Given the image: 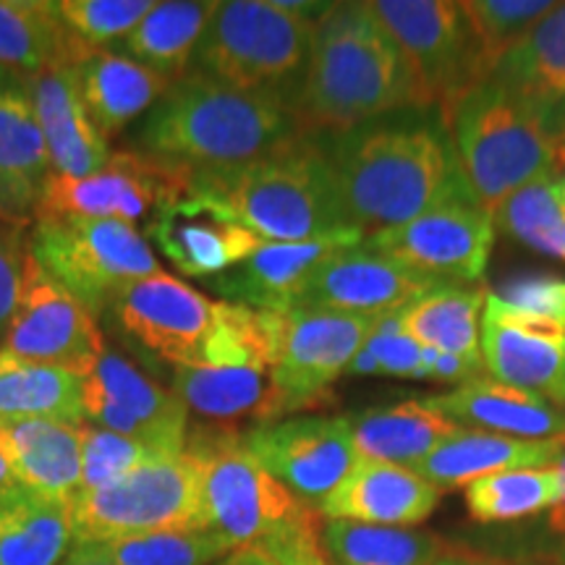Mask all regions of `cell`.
Returning a JSON list of instances; mask_svg holds the SVG:
<instances>
[{
    "instance_id": "22",
    "label": "cell",
    "mask_w": 565,
    "mask_h": 565,
    "mask_svg": "<svg viewBox=\"0 0 565 565\" xmlns=\"http://www.w3.org/2000/svg\"><path fill=\"white\" fill-rule=\"evenodd\" d=\"M53 175L26 76L0 71V221L34 223Z\"/></svg>"
},
{
    "instance_id": "38",
    "label": "cell",
    "mask_w": 565,
    "mask_h": 565,
    "mask_svg": "<svg viewBox=\"0 0 565 565\" xmlns=\"http://www.w3.org/2000/svg\"><path fill=\"white\" fill-rule=\"evenodd\" d=\"M561 482L553 469H513L463 487V503L477 524H515L545 513Z\"/></svg>"
},
{
    "instance_id": "44",
    "label": "cell",
    "mask_w": 565,
    "mask_h": 565,
    "mask_svg": "<svg viewBox=\"0 0 565 565\" xmlns=\"http://www.w3.org/2000/svg\"><path fill=\"white\" fill-rule=\"evenodd\" d=\"M503 307L515 315L532 317L565 335V278L547 273H532L511 278L494 291Z\"/></svg>"
},
{
    "instance_id": "28",
    "label": "cell",
    "mask_w": 565,
    "mask_h": 565,
    "mask_svg": "<svg viewBox=\"0 0 565 565\" xmlns=\"http://www.w3.org/2000/svg\"><path fill=\"white\" fill-rule=\"evenodd\" d=\"M561 450L563 435L550 440H524V437L458 429L412 471L443 492L458 490L500 471L553 469Z\"/></svg>"
},
{
    "instance_id": "24",
    "label": "cell",
    "mask_w": 565,
    "mask_h": 565,
    "mask_svg": "<svg viewBox=\"0 0 565 565\" xmlns=\"http://www.w3.org/2000/svg\"><path fill=\"white\" fill-rule=\"evenodd\" d=\"M422 401L461 429L524 440L565 435V408L492 377H477L454 391L422 395Z\"/></svg>"
},
{
    "instance_id": "30",
    "label": "cell",
    "mask_w": 565,
    "mask_h": 565,
    "mask_svg": "<svg viewBox=\"0 0 565 565\" xmlns=\"http://www.w3.org/2000/svg\"><path fill=\"white\" fill-rule=\"evenodd\" d=\"M492 79L524 100L565 150V3H557L555 11L494 66Z\"/></svg>"
},
{
    "instance_id": "15",
    "label": "cell",
    "mask_w": 565,
    "mask_h": 565,
    "mask_svg": "<svg viewBox=\"0 0 565 565\" xmlns=\"http://www.w3.org/2000/svg\"><path fill=\"white\" fill-rule=\"evenodd\" d=\"M494 231L492 212L482 204H454L366 233L364 246L440 282L471 286L490 263Z\"/></svg>"
},
{
    "instance_id": "25",
    "label": "cell",
    "mask_w": 565,
    "mask_h": 565,
    "mask_svg": "<svg viewBox=\"0 0 565 565\" xmlns=\"http://www.w3.org/2000/svg\"><path fill=\"white\" fill-rule=\"evenodd\" d=\"M437 500H440V490L416 471L359 458L343 484L317 511L322 519L408 529L429 519Z\"/></svg>"
},
{
    "instance_id": "16",
    "label": "cell",
    "mask_w": 565,
    "mask_h": 565,
    "mask_svg": "<svg viewBox=\"0 0 565 565\" xmlns=\"http://www.w3.org/2000/svg\"><path fill=\"white\" fill-rule=\"evenodd\" d=\"M3 351L84 380L103 356L105 343L95 317L30 257Z\"/></svg>"
},
{
    "instance_id": "46",
    "label": "cell",
    "mask_w": 565,
    "mask_h": 565,
    "mask_svg": "<svg viewBox=\"0 0 565 565\" xmlns=\"http://www.w3.org/2000/svg\"><path fill=\"white\" fill-rule=\"evenodd\" d=\"M26 259H30V233L24 225L0 221V343H6L17 315Z\"/></svg>"
},
{
    "instance_id": "2",
    "label": "cell",
    "mask_w": 565,
    "mask_h": 565,
    "mask_svg": "<svg viewBox=\"0 0 565 565\" xmlns=\"http://www.w3.org/2000/svg\"><path fill=\"white\" fill-rule=\"evenodd\" d=\"M408 105L429 103L398 42L370 3H333L315 24L294 95L303 134L345 131Z\"/></svg>"
},
{
    "instance_id": "5",
    "label": "cell",
    "mask_w": 565,
    "mask_h": 565,
    "mask_svg": "<svg viewBox=\"0 0 565 565\" xmlns=\"http://www.w3.org/2000/svg\"><path fill=\"white\" fill-rule=\"evenodd\" d=\"M189 192L202 196L263 242H312L356 228L315 134H301L263 158L225 168H196Z\"/></svg>"
},
{
    "instance_id": "10",
    "label": "cell",
    "mask_w": 565,
    "mask_h": 565,
    "mask_svg": "<svg viewBox=\"0 0 565 565\" xmlns=\"http://www.w3.org/2000/svg\"><path fill=\"white\" fill-rule=\"evenodd\" d=\"M370 11L406 53L429 105L443 108L492 76L463 3L374 0Z\"/></svg>"
},
{
    "instance_id": "13",
    "label": "cell",
    "mask_w": 565,
    "mask_h": 565,
    "mask_svg": "<svg viewBox=\"0 0 565 565\" xmlns=\"http://www.w3.org/2000/svg\"><path fill=\"white\" fill-rule=\"evenodd\" d=\"M246 450L303 503L320 508L359 463L349 416H291L244 433Z\"/></svg>"
},
{
    "instance_id": "12",
    "label": "cell",
    "mask_w": 565,
    "mask_h": 565,
    "mask_svg": "<svg viewBox=\"0 0 565 565\" xmlns=\"http://www.w3.org/2000/svg\"><path fill=\"white\" fill-rule=\"evenodd\" d=\"M374 324V317L320 309L280 312L278 353L270 374L282 416L328 406L333 401L330 385L349 370Z\"/></svg>"
},
{
    "instance_id": "41",
    "label": "cell",
    "mask_w": 565,
    "mask_h": 565,
    "mask_svg": "<svg viewBox=\"0 0 565 565\" xmlns=\"http://www.w3.org/2000/svg\"><path fill=\"white\" fill-rule=\"evenodd\" d=\"M152 6V0H55L53 11L82 51H105L129 38Z\"/></svg>"
},
{
    "instance_id": "42",
    "label": "cell",
    "mask_w": 565,
    "mask_h": 565,
    "mask_svg": "<svg viewBox=\"0 0 565 565\" xmlns=\"http://www.w3.org/2000/svg\"><path fill=\"white\" fill-rule=\"evenodd\" d=\"M555 6L550 0H466L463 9L469 13L484 58L494 71L519 42L532 34L540 21L555 11Z\"/></svg>"
},
{
    "instance_id": "49",
    "label": "cell",
    "mask_w": 565,
    "mask_h": 565,
    "mask_svg": "<svg viewBox=\"0 0 565 565\" xmlns=\"http://www.w3.org/2000/svg\"><path fill=\"white\" fill-rule=\"evenodd\" d=\"M63 565H116V563H110L95 545H76L71 550V555L66 557V563Z\"/></svg>"
},
{
    "instance_id": "39",
    "label": "cell",
    "mask_w": 565,
    "mask_h": 565,
    "mask_svg": "<svg viewBox=\"0 0 565 565\" xmlns=\"http://www.w3.org/2000/svg\"><path fill=\"white\" fill-rule=\"evenodd\" d=\"M561 179L563 173L542 175L519 192L505 196L490 210L494 228L515 238L529 249L547 254L565 263V231L561 215Z\"/></svg>"
},
{
    "instance_id": "4",
    "label": "cell",
    "mask_w": 565,
    "mask_h": 565,
    "mask_svg": "<svg viewBox=\"0 0 565 565\" xmlns=\"http://www.w3.org/2000/svg\"><path fill=\"white\" fill-rule=\"evenodd\" d=\"M291 103L186 71L137 131L139 152L196 171L252 162L301 137Z\"/></svg>"
},
{
    "instance_id": "36",
    "label": "cell",
    "mask_w": 565,
    "mask_h": 565,
    "mask_svg": "<svg viewBox=\"0 0 565 565\" xmlns=\"http://www.w3.org/2000/svg\"><path fill=\"white\" fill-rule=\"evenodd\" d=\"M322 550L330 565H435L450 545L422 529L324 519Z\"/></svg>"
},
{
    "instance_id": "6",
    "label": "cell",
    "mask_w": 565,
    "mask_h": 565,
    "mask_svg": "<svg viewBox=\"0 0 565 565\" xmlns=\"http://www.w3.org/2000/svg\"><path fill=\"white\" fill-rule=\"evenodd\" d=\"M440 110L466 181L482 207L494 210L542 175L565 173L561 141L524 100L492 76Z\"/></svg>"
},
{
    "instance_id": "14",
    "label": "cell",
    "mask_w": 565,
    "mask_h": 565,
    "mask_svg": "<svg viewBox=\"0 0 565 565\" xmlns=\"http://www.w3.org/2000/svg\"><path fill=\"white\" fill-rule=\"evenodd\" d=\"M82 419L152 445L166 456L186 450L189 412L179 395L108 345L82 380Z\"/></svg>"
},
{
    "instance_id": "11",
    "label": "cell",
    "mask_w": 565,
    "mask_h": 565,
    "mask_svg": "<svg viewBox=\"0 0 565 565\" xmlns=\"http://www.w3.org/2000/svg\"><path fill=\"white\" fill-rule=\"evenodd\" d=\"M186 168L139 150L113 152L97 173L84 179L51 175L38 217L121 221L137 225L175 196L189 192Z\"/></svg>"
},
{
    "instance_id": "3",
    "label": "cell",
    "mask_w": 565,
    "mask_h": 565,
    "mask_svg": "<svg viewBox=\"0 0 565 565\" xmlns=\"http://www.w3.org/2000/svg\"><path fill=\"white\" fill-rule=\"evenodd\" d=\"M186 454L200 463L207 526L233 550H254L275 565H330L320 511L254 461L244 433L200 424Z\"/></svg>"
},
{
    "instance_id": "48",
    "label": "cell",
    "mask_w": 565,
    "mask_h": 565,
    "mask_svg": "<svg viewBox=\"0 0 565 565\" xmlns=\"http://www.w3.org/2000/svg\"><path fill=\"white\" fill-rule=\"evenodd\" d=\"M435 565H534L526 561H513V557L503 555H487V553H475V550H458L450 547L440 561Z\"/></svg>"
},
{
    "instance_id": "31",
    "label": "cell",
    "mask_w": 565,
    "mask_h": 565,
    "mask_svg": "<svg viewBox=\"0 0 565 565\" xmlns=\"http://www.w3.org/2000/svg\"><path fill=\"white\" fill-rule=\"evenodd\" d=\"M349 427L362 461L404 466V469L419 466L437 445L461 429L422 398L349 414Z\"/></svg>"
},
{
    "instance_id": "8",
    "label": "cell",
    "mask_w": 565,
    "mask_h": 565,
    "mask_svg": "<svg viewBox=\"0 0 565 565\" xmlns=\"http://www.w3.org/2000/svg\"><path fill=\"white\" fill-rule=\"evenodd\" d=\"M68 508L76 545L152 532L210 529L202 503L200 463L186 450L139 466L100 490L79 492Z\"/></svg>"
},
{
    "instance_id": "45",
    "label": "cell",
    "mask_w": 565,
    "mask_h": 565,
    "mask_svg": "<svg viewBox=\"0 0 565 565\" xmlns=\"http://www.w3.org/2000/svg\"><path fill=\"white\" fill-rule=\"evenodd\" d=\"M362 349L374 362V374L401 380H429L424 349L401 330L398 317H380Z\"/></svg>"
},
{
    "instance_id": "40",
    "label": "cell",
    "mask_w": 565,
    "mask_h": 565,
    "mask_svg": "<svg viewBox=\"0 0 565 565\" xmlns=\"http://www.w3.org/2000/svg\"><path fill=\"white\" fill-rule=\"evenodd\" d=\"M95 547L116 565H215L233 553L228 542L212 529L137 534L95 542Z\"/></svg>"
},
{
    "instance_id": "21",
    "label": "cell",
    "mask_w": 565,
    "mask_h": 565,
    "mask_svg": "<svg viewBox=\"0 0 565 565\" xmlns=\"http://www.w3.org/2000/svg\"><path fill=\"white\" fill-rule=\"evenodd\" d=\"M364 236V231L349 228L312 242H265L242 265L210 278L207 286L221 296V301L242 303L263 312H291L317 267L328 263L333 254L359 246Z\"/></svg>"
},
{
    "instance_id": "43",
    "label": "cell",
    "mask_w": 565,
    "mask_h": 565,
    "mask_svg": "<svg viewBox=\"0 0 565 565\" xmlns=\"http://www.w3.org/2000/svg\"><path fill=\"white\" fill-rule=\"evenodd\" d=\"M82 487L79 492L100 490V487L116 482L139 469V466L166 458L152 445L134 440V437L110 433V429L95 427V424L82 422ZM76 492V494H79Z\"/></svg>"
},
{
    "instance_id": "32",
    "label": "cell",
    "mask_w": 565,
    "mask_h": 565,
    "mask_svg": "<svg viewBox=\"0 0 565 565\" xmlns=\"http://www.w3.org/2000/svg\"><path fill=\"white\" fill-rule=\"evenodd\" d=\"M74 547L68 503L19 484L0 494V565H63Z\"/></svg>"
},
{
    "instance_id": "23",
    "label": "cell",
    "mask_w": 565,
    "mask_h": 565,
    "mask_svg": "<svg viewBox=\"0 0 565 565\" xmlns=\"http://www.w3.org/2000/svg\"><path fill=\"white\" fill-rule=\"evenodd\" d=\"M34 116L45 137L55 175L84 179L110 160L108 139L92 124L84 108L74 66L58 63L40 74L26 76Z\"/></svg>"
},
{
    "instance_id": "7",
    "label": "cell",
    "mask_w": 565,
    "mask_h": 565,
    "mask_svg": "<svg viewBox=\"0 0 565 565\" xmlns=\"http://www.w3.org/2000/svg\"><path fill=\"white\" fill-rule=\"evenodd\" d=\"M315 21L294 17L267 0L217 3L189 71L231 87L294 95L307 66Z\"/></svg>"
},
{
    "instance_id": "34",
    "label": "cell",
    "mask_w": 565,
    "mask_h": 565,
    "mask_svg": "<svg viewBox=\"0 0 565 565\" xmlns=\"http://www.w3.org/2000/svg\"><path fill=\"white\" fill-rule=\"evenodd\" d=\"M215 9L217 3H204V0L154 3L152 11L139 21L137 30L124 42H118L113 51L158 71L166 79H181L192 66L196 45H200Z\"/></svg>"
},
{
    "instance_id": "20",
    "label": "cell",
    "mask_w": 565,
    "mask_h": 565,
    "mask_svg": "<svg viewBox=\"0 0 565 565\" xmlns=\"http://www.w3.org/2000/svg\"><path fill=\"white\" fill-rule=\"evenodd\" d=\"M482 359L492 380L565 408V335L511 312L490 291L482 320Z\"/></svg>"
},
{
    "instance_id": "18",
    "label": "cell",
    "mask_w": 565,
    "mask_h": 565,
    "mask_svg": "<svg viewBox=\"0 0 565 565\" xmlns=\"http://www.w3.org/2000/svg\"><path fill=\"white\" fill-rule=\"evenodd\" d=\"M443 286L429 275L372 252L364 242L333 254L317 267L299 296L296 309H320L359 317L398 315L429 288Z\"/></svg>"
},
{
    "instance_id": "35",
    "label": "cell",
    "mask_w": 565,
    "mask_h": 565,
    "mask_svg": "<svg viewBox=\"0 0 565 565\" xmlns=\"http://www.w3.org/2000/svg\"><path fill=\"white\" fill-rule=\"evenodd\" d=\"M82 51L55 17L53 3L40 0H0V71L32 76L76 61Z\"/></svg>"
},
{
    "instance_id": "26",
    "label": "cell",
    "mask_w": 565,
    "mask_h": 565,
    "mask_svg": "<svg viewBox=\"0 0 565 565\" xmlns=\"http://www.w3.org/2000/svg\"><path fill=\"white\" fill-rule=\"evenodd\" d=\"M173 393L186 412L207 422V427L236 429L244 419H252V427L282 419L267 366L179 364L173 366Z\"/></svg>"
},
{
    "instance_id": "27",
    "label": "cell",
    "mask_w": 565,
    "mask_h": 565,
    "mask_svg": "<svg viewBox=\"0 0 565 565\" xmlns=\"http://www.w3.org/2000/svg\"><path fill=\"white\" fill-rule=\"evenodd\" d=\"M79 424L61 419L0 424V456L17 484L71 503L82 487Z\"/></svg>"
},
{
    "instance_id": "33",
    "label": "cell",
    "mask_w": 565,
    "mask_h": 565,
    "mask_svg": "<svg viewBox=\"0 0 565 565\" xmlns=\"http://www.w3.org/2000/svg\"><path fill=\"white\" fill-rule=\"evenodd\" d=\"M484 301V288L443 282L414 299L395 317H398L401 330L414 338L422 349L482 359L479 328H482Z\"/></svg>"
},
{
    "instance_id": "37",
    "label": "cell",
    "mask_w": 565,
    "mask_h": 565,
    "mask_svg": "<svg viewBox=\"0 0 565 565\" xmlns=\"http://www.w3.org/2000/svg\"><path fill=\"white\" fill-rule=\"evenodd\" d=\"M82 419V377L0 349V424Z\"/></svg>"
},
{
    "instance_id": "51",
    "label": "cell",
    "mask_w": 565,
    "mask_h": 565,
    "mask_svg": "<svg viewBox=\"0 0 565 565\" xmlns=\"http://www.w3.org/2000/svg\"><path fill=\"white\" fill-rule=\"evenodd\" d=\"M13 487H17V479L11 477L9 463H6V461H3V456H0V494L9 492V490H13Z\"/></svg>"
},
{
    "instance_id": "52",
    "label": "cell",
    "mask_w": 565,
    "mask_h": 565,
    "mask_svg": "<svg viewBox=\"0 0 565 565\" xmlns=\"http://www.w3.org/2000/svg\"><path fill=\"white\" fill-rule=\"evenodd\" d=\"M561 215H563V231H565V173L561 179Z\"/></svg>"
},
{
    "instance_id": "19",
    "label": "cell",
    "mask_w": 565,
    "mask_h": 565,
    "mask_svg": "<svg viewBox=\"0 0 565 565\" xmlns=\"http://www.w3.org/2000/svg\"><path fill=\"white\" fill-rule=\"evenodd\" d=\"M145 238L154 242L181 275L204 280L233 270L265 244L257 233L192 192L162 204L147 221Z\"/></svg>"
},
{
    "instance_id": "17",
    "label": "cell",
    "mask_w": 565,
    "mask_h": 565,
    "mask_svg": "<svg viewBox=\"0 0 565 565\" xmlns=\"http://www.w3.org/2000/svg\"><path fill=\"white\" fill-rule=\"evenodd\" d=\"M215 303L168 273H154L129 282L113 301L110 315L118 328L141 349L179 364H194L207 338Z\"/></svg>"
},
{
    "instance_id": "9",
    "label": "cell",
    "mask_w": 565,
    "mask_h": 565,
    "mask_svg": "<svg viewBox=\"0 0 565 565\" xmlns=\"http://www.w3.org/2000/svg\"><path fill=\"white\" fill-rule=\"evenodd\" d=\"M30 257L92 317L110 312L129 282L160 273L150 242L121 221L38 217Z\"/></svg>"
},
{
    "instance_id": "1",
    "label": "cell",
    "mask_w": 565,
    "mask_h": 565,
    "mask_svg": "<svg viewBox=\"0 0 565 565\" xmlns=\"http://www.w3.org/2000/svg\"><path fill=\"white\" fill-rule=\"evenodd\" d=\"M351 225L374 233L454 204H479L440 105H408L345 131L315 134Z\"/></svg>"
},
{
    "instance_id": "47",
    "label": "cell",
    "mask_w": 565,
    "mask_h": 565,
    "mask_svg": "<svg viewBox=\"0 0 565 565\" xmlns=\"http://www.w3.org/2000/svg\"><path fill=\"white\" fill-rule=\"evenodd\" d=\"M424 359H427V372L433 383L445 385H463L471 380L484 377V359H466L456 356V353H443L424 349Z\"/></svg>"
},
{
    "instance_id": "29",
    "label": "cell",
    "mask_w": 565,
    "mask_h": 565,
    "mask_svg": "<svg viewBox=\"0 0 565 565\" xmlns=\"http://www.w3.org/2000/svg\"><path fill=\"white\" fill-rule=\"evenodd\" d=\"M74 74L84 108L105 139L118 137L150 113L173 84L113 47L84 53L74 63Z\"/></svg>"
},
{
    "instance_id": "50",
    "label": "cell",
    "mask_w": 565,
    "mask_h": 565,
    "mask_svg": "<svg viewBox=\"0 0 565 565\" xmlns=\"http://www.w3.org/2000/svg\"><path fill=\"white\" fill-rule=\"evenodd\" d=\"M215 565H275V563L270 557L254 553V550H233V553L225 555L223 561Z\"/></svg>"
}]
</instances>
